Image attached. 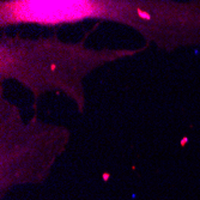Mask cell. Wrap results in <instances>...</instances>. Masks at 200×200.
<instances>
[{
	"mask_svg": "<svg viewBox=\"0 0 200 200\" xmlns=\"http://www.w3.org/2000/svg\"><path fill=\"white\" fill-rule=\"evenodd\" d=\"M131 50H91L84 40L68 44L53 36L41 40L6 37L1 41L3 79L16 78L37 98L44 91L62 90L83 109L82 79L105 61L132 54Z\"/></svg>",
	"mask_w": 200,
	"mask_h": 200,
	"instance_id": "obj_1",
	"label": "cell"
},
{
	"mask_svg": "<svg viewBox=\"0 0 200 200\" xmlns=\"http://www.w3.org/2000/svg\"><path fill=\"white\" fill-rule=\"evenodd\" d=\"M86 18L111 19L140 31L158 46L168 43L166 32L180 21L171 3L161 1H3L0 24L59 25Z\"/></svg>",
	"mask_w": 200,
	"mask_h": 200,
	"instance_id": "obj_2",
	"label": "cell"
},
{
	"mask_svg": "<svg viewBox=\"0 0 200 200\" xmlns=\"http://www.w3.org/2000/svg\"><path fill=\"white\" fill-rule=\"evenodd\" d=\"M10 109L12 105L10 104ZM13 120L1 109V148L0 194L21 185L40 183L48 176L56 157L67 143V131L46 126L35 120L24 127L18 110H11Z\"/></svg>",
	"mask_w": 200,
	"mask_h": 200,
	"instance_id": "obj_3",
	"label": "cell"
}]
</instances>
